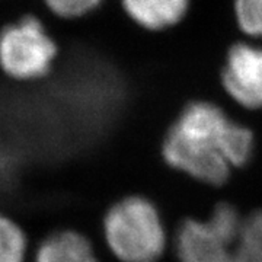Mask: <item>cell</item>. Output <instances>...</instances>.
I'll return each instance as SVG.
<instances>
[{"label":"cell","mask_w":262,"mask_h":262,"mask_svg":"<svg viewBox=\"0 0 262 262\" xmlns=\"http://www.w3.org/2000/svg\"><path fill=\"white\" fill-rule=\"evenodd\" d=\"M253 134L213 103L192 102L166 133L163 159L177 170L213 187L223 185L233 168L249 160Z\"/></svg>","instance_id":"obj_1"},{"label":"cell","mask_w":262,"mask_h":262,"mask_svg":"<svg viewBox=\"0 0 262 262\" xmlns=\"http://www.w3.org/2000/svg\"><path fill=\"white\" fill-rule=\"evenodd\" d=\"M175 251L179 262H262V210L242 215L220 203L206 222H182Z\"/></svg>","instance_id":"obj_2"},{"label":"cell","mask_w":262,"mask_h":262,"mask_svg":"<svg viewBox=\"0 0 262 262\" xmlns=\"http://www.w3.org/2000/svg\"><path fill=\"white\" fill-rule=\"evenodd\" d=\"M58 56L57 39L37 13H25L0 29V73L15 83L48 77Z\"/></svg>","instance_id":"obj_3"},{"label":"cell","mask_w":262,"mask_h":262,"mask_svg":"<svg viewBox=\"0 0 262 262\" xmlns=\"http://www.w3.org/2000/svg\"><path fill=\"white\" fill-rule=\"evenodd\" d=\"M105 241L121 262H158L166 234L156 207L143 196L115 203L103 219Z\"/></svg>","instance_id":"obj_4"},{"label":"cell","mask_w":262,"mask_h":262,"mask_svg":"<svg viewBox=\"0 0 262 262\" xmlns=\"http://www.w3.org/2000/svg\"><path fill=\"white\" fill-rule=\"evenodd\" d=\"M226 92L245 108H262V50L236 44L229 50L222 75Z\"/></svg>","instance_id":"obj_5"},{"label":"cell","mask_w":262,"mask_h":262,"mask_svg":"<svg viewBox=\"0 0 262 262\" xmlns=\"http://www.w3.org/2000/svg\"><path fill=\"white\" fill-rule=\"evenodd\" d=\"M189 0H121L127 16L150 31L166 29L178 24L187 13Z\"/></svg>","instance_id":"obj_6"},{"label":"cell","mask_w":262,"mask_h":262,"mask_svg":"<svg viewBox=\"0 0 262 262\" xmlns=\"http://www.w3.org/2000/svg\"><path fill=\"white\" fill-rule=\"evenodd\" d=\"M35 262H98L94 248L83 234L60 230L47 236L38 248Z\"/></svg>","instance_id":"obj_7"},{"label":"cell","mask_w":262,"mask_h":262,"mask_svg":"<svg viewBox=\"0 0 262 262\" xmlns=\"http://www.w3.org/2000/svg\"><path fill=\"white\" fill-rule=\"evenodd\" d=\"M27 237L12 219L0 213V262H24Z\"/></svg>","instance_id":"obj_8"},{"label":"cell","mask_w":262,"mask_h":262,"mask_svg":"<svg viewBox=\"0 0 262 262\" xmlns=\"http://www.w3.org/2000/svg\"><path fill=\"white\" fill-rule=\"evenodd\" d=\"M51 16L61 20H77L91 16L102 6L103 0H41Z\"/></svg>","instance_id":"obj_9"},{"label":"cell","mask_w":262,"mask_h":262,"mask_svg":"<svg viewBox=\"0 0 262 262\" xmlns=\"http://www.w3.org/2000/svg\"><path fill=\"white\" fill-rule=\"evenodd\" d=\"M234 12L245 34L262 38V0H236Z\"/></svg>","instance_id":"obj_10"}]
</instances>
